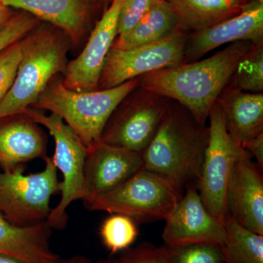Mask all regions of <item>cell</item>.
Instances as JSON below:
<instances>
[{
	"label": "cell",
	"mask_w": 263,
	"mask_h": 263,
	"mask_svg": "<svg viewBox=\"0 0 263 263\" xmlns=\"http://www.w3.org/2000/svg\"><path fill=\"white\" fill-rule=\"evenodd\" d=\"M209 129L172 100L157 133L143 151V169L165 180L181 195L198 190Z\"/></svg>",
	"instance_id": "cell-1"
},
{
	"label": "cell",
	"mask_w": 263,
	"mask_h": 263,
	"mask_svg": "<svg viewBox=\"0 0 263 263\" xmlns=\"http://www.w3.org/2000/svg\"><path fill=\"white\" fill-rule=\"evenodd\" d=\"M252 44L230 43L205 60L145 74L140 77V86L177 102L199 122L207 124L213 105Z\"/></svg>",
	"instance_id": "cell-2"
},
{
	"label": "cell",
	"mask_w": 263,
	"mask_h": 263,
	"mask_svg": "<svg viewBox=\"0 0 263 263\" xmlns=\"http://www.w3.org/2000/svg\"><path fill=\"white\" fill-rule=\"evenodd\" d=\"M22 59L14 83L0 105V118L24 113L31 108L48 83L65 73L70 37L51 24H38L20 40Z\"/></svg>",
	"instance_id": "cell-3"
},
{
	"label": "cell",
	"mask_w": 263,
	"mask_h": 263,
	"mask_svg": "<svg viewBox=\"0 0 263 263\" xmlns=\"http://www.w3.org/2000/svg\"><path fill=\"white\" fill-rule=\"evenodd\" d=\"M62 79L60 74L55 76L31 108L60 116L87 151L101 142L102 133L114 110L140 85L138 77L111 89L76 91L66 88Z\"/></svg>",
	"instance_id": "cell-4"
},
{
	"label": "cell",
	"mask_w": 263,
	"mask_h": 263,
	"mask_svg": "<svg viewBox=\"0 0 263 263\" xmlns=\"http://www.w3.org/2000/svg\"><path fill=\"white\" fill-rule=\"evenodd\" d=\"M182 196L165 180L141 169L111 191L84 203L90 211L122 214L135 221L165 220Z\"/></svg>",
	"instance_id": "cell-5"
},
{
	"label": "cell",
	"mask_w": 263,
	"mask_h": 263,
	"mask_svg": "<svg viewBox=\"0 0 263 263\" xmlns=\"http://www.w3.org/2000/svg\"><path fill=\"white\" fill-rule=\"evenodd\" d=\"M44 160L45 169L36 174L24 175L23 164L0 168V214L12 224L31 226L48 219L50 200L59 191L60 182L51 157Z\"/></svg>",
	"instance_id": "cell-6"
},
{
	"label": "cell",
	"mask_w": 263,
	"mask_h": 263,
	"mask_svg": "<svg viewBox=\"0 0 263 263\" xmlns=\"http://www.w3.org/2000/svg\"><path fill=\"white\" fill-rule=\"evenodd\" d=\"M24 113L47 128L55 141V152L51 160L63 176V181L59 183L62 197L58 205L52 209L46 222L51 229H62L67 224L66 211L71 202L84 200L86 197L84 169L88 151L75 132L60 116L52 113L46 115L43 110L32 108H27Z\"/></svg>",
	"instance_id": "cell-7"
},
{
	"label": "cell",
	"mask_w": 263,
	"mask_h": 263,
	"mask_svg": "<svg viewBox=\"0 0 263 263\" xmlns=\"http://www.w3.org/2000/svg\"><path fill=\"white\" fill-rule=\"evenodd\" d=\"M172 100L139 85L114 110L102 133L101 142L143 153Z\"/></svg>",
	"instance_id": "cell-8"
},
{
	"label": "cell",
	"mask_w": 263,
	"mask_h": 263,
	"mask_svg": "<svg viewBox=\"0 0 263 263\" xmlns=\"http://www.w3.org/2000/svg\"><path fill=\"white\" fill-rule=\"evenodd\" d=\"M209 138L198 193L204 206L221 221L227 215L226 191L232 169L245 148L230 137L216 100L209 116Z\"/></svg>",
	"instance_id": "cell-9"
},
{
	"label": "cell",
	"mask_w": 263,
	"mask_h": 263,
	"mask_svg": "<svg viewBox=\"0 0 263 263\" xmlns=\"http://www.w3.org/2000/svg\"><path fill=\"white\" fill-rule=\"evenodd\" d=\"M188 34L179 26L169 35L151 44L128 50L110 48L98 90L111 89L145 74L181 65Z\"/></svg>",
	"instance_id": "cell-10"
},
{
	"label": "cell",
	"mask_w": 263,
	"mask_h": 263,
	"mask_svg": "<svg viewBox=\"0 0 263 263\" xmlns=\"http://www.w3.org/2000/svg\"><path fill=\"white\" fill-rule=\"evenodd\" d=\"M125 0H113L90 33L89 40L77 58L67 64L62 83L76 91L98 90L105 59L117 37L119 14Z\"/></svg>",
	"instance_id": "cell-11"
},
{
	"label": "cell",
	"mask_w": 263,
	"mask_h": 263,
	"mask_svg": "<svg viewBox=\"0 0 263 263\" xmlns=\"http://www.w3.org/2000/svg\"><path fill=\"white\" fill-rule=\"evenodd\" d=\"M165 221L162 238L167 247L198 243L222 247L226 243L224 223L208 212L197 189L185 191Z\"/></svg>",
	"instance_id": "cell-12"
},
{
	"label": "cell",
	"mask_w": 263,
	"mask_h": 263,
	"mask_svg": "<svg viewBox=\"0 0 263 263\" xmlns=\"http://www.w3.org/2000/svg\"><path fill=\"white\" fill-rule=\"evenodd\" d=\"M248 41L263 43V0L246 5L235 16L189 33L183 64L200 60L212 50L227 43Z\"/></svg>",
	"instance_id": "cell-13"
},
{
	"label": "cell",
	"mask_w": 263,
	"mask_h": 263,
	"mask_svg": "<svg viewBox=\"0 0 263 263\" xmlns=\"http://www.w3.org/2000/svg\"><path fill=\"white\" fill-rule=\"evenodd\" d=\"M262 171L245 150L233 164L226 191L227 215L260 235H263Z\"/></svg>",
	"instance_id": "cell-14"
},
{
	"label": "cell",
	"mask_w": 263,
	"mask_h": 263,
	"mask_svg": "<svg viewBox=\"0 0 263 263\" xmlns=\"http://www.w3.org/2000/svg\"><path fill=\"white\" fill-rule=\"evenodd\" d=\"M140 152L100 142L88 151L84 169L86 202L111 191L143 169Z\"/></svg>",
	"instance_id": "cell-15"
},
{
	"label": "cell",
	"mask_w": 263,
	"mask_h": 263,
	"mask_svg": "<svg viewBox=\"0 0 263 263\" xmlns=\"http://www.w3.org/2000/svg\"><path fill=\"white\" fill-rule=\"evenodd\" d=\"M46 133L25 113L0 118V168L12 170L48 157Z\"/></svg>",
	"instance_id": "cell-16"
},
{
	"label": "cell",
	"mask_w": 263,
	"mask_h": 263,
	"mask_svg": "<svg viewBox=\"0 0 263 263\" xmlns=\"http://www.w3.org/2000/svg\"><path fill=\"white\" fill-rule=\"evenodd\" d=\"M5 6L29 13L61 29L70 37L72 46L80 43L87 32L91 0H0Z\"/></svg>",
	"instance_id": "cell-17"
},
{
	"label": "cell",
	"mask_w": 263,
	"mask_h": 263,
	"mask_svg": "<svg viewBox=\"0 0 263 263\" xmlns=\"http://www.w3.org/2000/svg\"><path fill=\"white\" fill-rule=\"evenodd\" d=\"M222 108L227 131L243 144L263 133V93H252L226 86L217 99Z\"/></svg>",
	"instance_id": "cell-18"
},
{
	"label": "cell",
	"mask_w": 263,
	"mask_h": 263,
	"mask_svg": "<svg viewBox=\"0 0 263 263\" xmlns=\"http://www.w3.org/2000/svg\"><path fill=\"white\" fill-rule=\"evenodd\" d=\"M51 228L46 221L31 226L12 224L0 214V253L24 263H53L58 257L50 248Z\"/></svg>",
	"instance_id": "cell-19"
},
{
	"label": "cell",
	"mask_w": 263,
	"mask_h": 263,
	"mask_svg": "<svg viewBox=\"0 0 263 263\" xmlns=\"http://www.w3.org/2000/svg\"><path fill=\"white\" fill-rule=\"evenodd\" d=\"M189 33L206 28L239 14L246 0H165Z\"/></svg>",
	"instance_id": "cell-20"
},
{
	"label": "cell",
	"mask_w": 263,
	"mask_h": 263,
	"mask_svg": "<svg viewBox=\"0 0 263 263\" xmlns=\"http://www.w3.org/2000/svg\"><path fill=\"white\" fill-rule=\"evenodd\" d=\"M179 26L171 5L165 0H160L129 32L117 36L111 48L128 50L157 42Z\"/></svg>",
	"instance_id": "cell-21"
},
{
	"label": "cell",
	"mask_w": 263,
	"mask_h": 263,
	"mask_svg": "<svg viewBox=\"0 0 263 263\" xmlns=\"http://www.w3.org/2000/svg\"><path fill=\"white\" fill-rule=\"evenodd\" d=\"M226 242L221 247L226 263H263V235L256 234L226 215Z\"/></svg>",
	"instance_id": "cell-22"
},
{
	"label": "cell",
	"mask_w": 263,
	"mask_h": 263,
	"mask_svg": "<svg viewBox=\"0 0 263 263\" xmlns=\"http://www.w3.org/2000/svg\"><path fill=\"white\" fill-rule=\"evenodd\" d=\"M227 86L247 92H262L263 43H252L240 59Z\"/></svg>",
	"instance_id": "cell-23"
},
{
	"label": "cell",
	"mask_w": 263,
	"mask_h": 263,
	"mask_svg": "<svg viewBox=\"0 0 263 263\" xmlns=\"http://www.w3.org/2000/svg\"><path fill=\"white\" fill-rule=\"evenodd\" d=\"M100 235L107 249L116 254L125 250L138 235L136 221L129 216L113 214L105 219L100 228Z\"/></svg>",
	"instance_id": "cell-24"
},
{
	"label": "cell",
	"mask_w": 263,
	"mask_h": 263,
	"mask_svg": "<svg viewBox=\"0 0 263 263\" xmlns=\"http://www.w3.org/2000/svg\"><path fill=\"white\" fill-rule=\"evenodd\" d=\"M166 247L171 263H226L219 245L198 243Z\"/></svg>",
	"instance_id": "cell-25"
},
{
	"label": "cell",
	"mask_w": 263,
	"mask_h": 263,
	"mask_svg": "<svg viewBox=\"0 0 263 263\" xmlns=\"http://www.w3.org/2000/svg\"><path fill=\"white\" fill-rule=\"evenodd\" d=\"M21 59L20 40L0 52V105L14 83Z\"/></svg>",
	"instance_id": "cell-26"
},
{
	"label": "cell",
	"mask_w": 263,
	"mask_h": 263,
	"mask_svg": "<svg viewBox=\"0 0 263 263\" xmlns=\"http://www.w3.org/2000/svg\"><path fill=\"white\" fill-rule=\"evenodd\" d=\"M40 24V20L27 12L14 13L0 30V52L27 35Z\"/></svg>",
	"instance_id": "cell-27"
},
{
	"label": "cell",
	"mask_w": 263,
	"mask_h": 263,
	"mask_svg": "<svg viewBox=\"0 0 263 263\" xmlns=\"http://www.w3.org/2000/svg\"><path fill=\"white\" fill-rule=\"evenodd\" d=\"M160 1L125 0L119 14L117 36L123 35L129 32Z\"/></svg>",
	"instance_id": "cell-28"
},
{
	"label": "cell",
	"mask_w": 263,
	"mask_h": 263,
	"mask_svg": "<svg viewBox=\"0 0 263 263\" xmlns=\"http://www.w3.org/2000/svg\"><path fill=\"white\" fill-rule=\"evenodd\" d=\"M113 263H171L167 247H156L142 243L134 249L124 250Z\"/></svg>",
	"instance_id": "cell-29"
},
{
	"label": "cell",
	"mask_w": 263,
	"mask_h": 263,
	"mask_svg": "<svg viewBox=\"0 0 263 263\" xmlns=\"http://www.w3.org/2000/svg\"><path fill=\"white\" fill-rule=\"evenodd\" d=\"M241 146L247 152H250L257 160L258 166L263 169V133L245 142Z\"/></svg>",
	"instance_id": "cell-30"
},
{
	"label": "cell",
	"mask_w": 263,
	"mask_h": 263,
	"mask_svg": "<svg viewBox=\"0 0 263 263\" xmlns=\"http://www.w3.org/2000/svg\"><path fill=\"white\" fill-rule=\"evenodd\" d=\"M13 13H14L12 12L10 8H8V7H5L3 9L0 10V30L3 29L7 22L11 18Z\"/></svg>",
	"instance_id": "cell-31"
},
{
	"label": "cell",
	"mask_w": 263,
	"mask_h": 263,
	"mask_svg": "<svg viewBox=\"0 0 263 263\" xmlns=\"http://www.w3.org/2000/svg\"><path fill=\"white\" fill-rule=\"evenodd\" d=\"M0 263H24L23 261L15 258L13 256L0 253Z\"/></svg>",
	"instance_id": "cell-32"
},
{
	"label": "cell",
	"mask_w": 263,
	"mask_h": 263,
	"mask_svg": "<svg viewBox=\"0 0 263 263\" xmlns=\"http://www.w3.org/2000/svg\"><path fill=\"white\" fill-rule=\"evenodd\" d=\"M53 263H91L89 259L84 258L82 257H75L72 258L65 259V260H59L57 259L56 262Z\"/></svg>",
	"instance_id": "cell-33"
},
{
	"label": "cell",
	"mask_w": 263,
	"mask_h": 263,
	"mask_svg": "<svg viewBox=\"0 0 263 263\" xmlns=\"http://www.w3.org/2000/svg\"><path fill=\"white\" fill-rule=\"evenodd\" d=\"M91 1H92L95 5H99V6H105V10H106L113 0H91Z\"/></svg>",
	"instance_id": "cell-34"
},
{
	"label": "cell",
	"mask_w": 263,
	"mask_h": 263,
	"mask_svg": "<svg viewBox=\"0 0 263 263\" xmlns=\"http://www.w3.org/2000/svg\"><path fill=\"white\" fill-rule=\"evenodd\" d=\"M259 1V0H246L247 2V4H249V3H255V2Z\"/></svg>",
	"instance_id": "cell-35"
},
{
	"label": "cell",
	"mask_w": 263,
	"mask_h": 263,
	"mask_svg": "<svg viewBox=\"0 0 263 263\" xmlns=\"http://www.w3.org/2000/svg\"><path fill=\"white\" fill-rule=\"evenodd\" d=\"M5 7H6V6H5V5H3V3H2L1 1H0V10L3 9V8H5Z\"/></svg>",
	"instance_id": "cell-36"
},
{
	"label": "cell",
	"mask_w": 263,
	"mask_h": 263,
	"mask_svg": "<svg viewBox=\"0 0 263 263\" xmlns=\"http://www.w3.org/2000/svg\"><path fill=\"white\" fill-rule=\"evenodd\" d=\"M98 263H113V262H112V261H111V262H110V261H103V262H98Z\"/></svg>",
	"instance_id": "cell-37"
}]
</instances>
